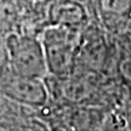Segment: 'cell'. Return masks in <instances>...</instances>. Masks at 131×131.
I'll list each match as a JSON object with an SVG mask.
<instances>
[{
	"mask_svg": "<svg viewBox=\"0 0 131 131\" xmlns=\"http://www.w3.org/2000/svg\"><path fill=\"white\" fill-rule=\"evenodd\" d=\"M81 29L49 24L42 30L40 42L46 62L47 75L64 78L72 75L78 63Z\"/></svg>",
	"mask_w": 131,
	"mask_h": 131,
	"instance_id": "obj_1",
	"label": "cell"
},
{
	"mask_svg": "<svg viewBox=\"0 0 131 131\" xmlns=\"http://www.w3.org/2000/svg\"><path fill=\"white\" fill-rule=\"evenodd\" d=\"M6 52L9 70L12 73L32 78H46L47 68L40 39L24 34H10L6 39Z\"/></svg>",
	"mask_w": 131,
	"mask_h": 131,
	"instance_id": "obj_2",
	"label": "cell"
},
{
	"mask_svg": "<svg viewBox=\"0 0 131 131\" xmlns=\"http://www.w3.org/2000/svg\"><path fill=\"white\" fill-rule=\"evenodd\" d=\"M0 90L11 101L28 108L44 107L50 97L45 79L23 77L11 70L0 78Z\"/></svg>",
	"mask_w": 131,
	"mask_h": 131,
	"instance_id": "obj_3",
	"label": "cell"
},
{
	"mask_svg": "<svg viewBox=\"0 0 131 131\" xmlns=\"http://www.w3.org/2000/svg\"><path fill=\"white\" fill-rule=\"evenodd\" d=\"M95 15L103 29L124 34L131 19V0H95Z\"/></svg>",
	"mask_w": 131,
	"mask_h": 131,
	"instance_id": "obj_4",
	"label": "cell"
},
{
	"mask_svg": "<svg viewBox=\"0 0 131 131\" xmlns=\"http://www.w3.org/2000/svg\"><path fill=\"white\" fill-rule=\"evenodd\" d=\"M89 22V10L74 0H55L49 10V24L85 29Z\"/></svg>",
	"mask_w": 131,
	"mask_h": 131,
	"instance_id": "obj_5",
	"label": "cell"
},
{
	"mask_svg": "<svg viewBox=\"0 0 131 131\" xmlns=\"http://www.w3.org/2000/svg\"><path fill=\"white\" fill-rule=\"evenodd\" d=\"M107 51L108 47L103 35L100 33L85 35V33L81 32L78 61H81L91 69H100L106 63Z\"/></svg>",
	"mask_w": 131,
	"mask_h": 131,
	"instance_id": "obj_6",
	"label": "cell"
},
{
	"mask_svg": "<svg viewBox=\"0 0 131 131\" xmlns=\"http://www.w3.org/2000/svg\"><path fill=\"white\" fill-rule=\"evenodd\" d=\"M16 106H17V103L14 102V101H11L7 96H5L3 94V91L0 90V126H3V124H4L5 120H7V119H11V118H15L16 114H18L17 111L18 109H16ZM3 129V127H1ZM4 130V129H3Z\"/></svg>",
	"mask_w": 131,
	"mask_h": 131,
	"instance_id": "obj_7",
	"label": "cell"
},
{
	"mask_svg": "<svg viewBox=\"0 0 131 131\" xmlns=\"http://www.w3.org/2000/svg\"><path fill=\"white\" fill-rule=\"evenodd\" d=\"M117 72L119 77L122 78L126 84L131 85V53L124 56L118 62Z\"/></svg>",
	"mask_w": 131,
	"mask_h": 131,
	"instance_id": "obj_8",
	"label": "cell"
},
{
	"mask_svg": "<svg viewBox=\"0 0 131 131\" xmlns=\"http://www.w3.org/2000/svg\"><path fill=\"white\" fill-rule=\"evenodd\" d=\"M125 33H129V34H130V37H131V19H130V23H129V27H127V30Z\"/></svg>",
	"mask_w": 131,
	"mask_h": 131,
	"instance_id": "obj_9",
	"label": "cell"
},
{
	"mask_svg": "<svg viewBox=\"0 0 131 131\" xmlns=\"http://www.w3.org/2000/svg\"><path fill=\"white\" fill-rule=\"evenodd\" d=\"M0 130H3V129H1V126H0Z\"/></svg>",
	"mask_w": 131,
	"mask_h": 131,
	"instance_id": "obj_10",
	"label": "cell"
}]
</instances>
